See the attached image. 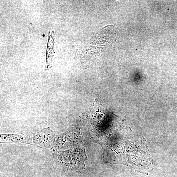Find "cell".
Masks as SVG:
<instances>
[{"label":"cell","mask_w":177,"mask_h":177,"mask_svg":"<svg viewBox=\"0 0 177 177\" xmlns=\"http://www.w3.org/2000/svg\"><path fill=\"white\" fill-rule=\"evenodd\" d=\"M43 37H45V35L44 34H43Z\"/></svg>","instance_id":"1"}]
</instances>
